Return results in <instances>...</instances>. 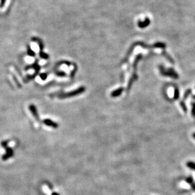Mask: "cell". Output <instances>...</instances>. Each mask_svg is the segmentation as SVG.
Here are the masks:
<instances>
[{"label": "cell", "instance_id": "6da1fadb", "mask_svg": "<svg viewBox=\"0 0 195 195\" xmlns=\"http://www.w3.org/2000/svg\"><path fill=\"white\" fill-rule=\"evenodd\" d=\"M186 165H187V167L188 168L195 171V163L194 162H191V161H189L186 163Z\"/></svg>", "mask_w": 195, "mask_h": 195}, {"label": "cell", "instance_id": "7a4b0ae2", "mask_svg": "<svg viewBox=\"0 0 195 195\" xmlns=\"http://www.w3.org/2000/svg\"><path fill=\"white\" fill-rule=\"evenodd\" d=\"M186 181L189 183V184H192L193 183V179L192 177H188L186 179Z\"/></svg>", "mask_w": 195, "mask_h": 195}, {"label": "cell", "instance_id": "3957f363", "mask_svg": "<svg viewBox=\"0 0 195 195\" xmlns=\"http://www.w3.org/2000/svg\"><path fill=\"white\" fill-rule=\"evenodd\" d=\"M193 137L195 139V133H193Z\"/></svg>", "mask_w": 195, "mask_h": 195}]
</instances>
